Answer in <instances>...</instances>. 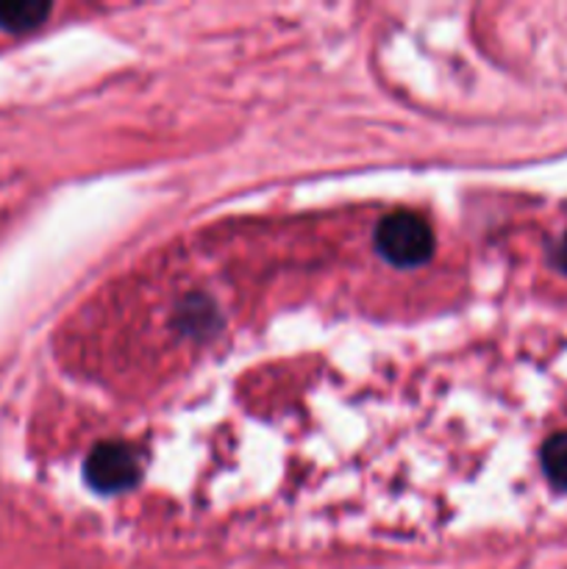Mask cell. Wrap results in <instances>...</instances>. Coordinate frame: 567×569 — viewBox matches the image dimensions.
<instances>
[{
  "label": "cell",
  "mask_w": 567,
  "mask_h": 569,
  "mask_svg": "<svg viewBox=\"0 0 567 569\" xmlns=\"http://www.w3.org/2000/svg\"><path fill=\"white\" fill-rule=\"evenodd\" d=\"M87 481L89 487L98 489V492L117 495L122 489H131L139 481V461L133 456V450H128L126 445L109 442L98 445V448L89 453L87 459Z\"/></svg>",
  "instance_id": "7a4b0ae2"
},
{
  "label": "cell",
  "mask_w": 567,
  "mask_h": 569,
  "mask_svg": "<svg viewBox=\"0 0 567 569\" xmlns=\"http://www.w3.org/2000/svg\"><path fill=\"white\" fill-rule=\"evenodd\" d=\"M434 231L422 217L411 211L387 214L376 228V248L389 264L420 267L434 256Z\"/></svg>",
  "instance_id": "6da1fadb"
},
{
  "label": "cell",
  "mask_w": 567,
  "mask_h": 569,
  "mask_svg": "<svg viewBox=\"0 0 567 569\" xmlns=\"http://www.w3.org/2000/svg\"><path fill=\"white\" fill-rule=\"evenodd\" d=\"M50 14V3H39V0H14V3H0V26L6 31H31V28L42 26L44 17Z\"/></svg>",
  "instance_id": "3957f363"
},
{
  "label": "cell",
  "mask_w": 567,
  "mask_h": 569,
  "mask_svg": "<svg viewBox=\"0 0 567 569\" xmlns=\"http://www.w3.org/2000/svg\"><path fill=\"white\" fill-rule=\"evenodd\" d=\"M545 476L559 489H567V433H556L543 448Z\"/></svg>",
  "instance_id": "277c9868"
},
{
  "label": "cell",
  "mask_w": 567,
  "mask_h": 569,
  "mask_svg": "<svg viewBox=\"0 0 567 569\" xmlns=\"http://www.w3.org/2000/svg\"><path fill=\"white\" fill-rule=\"evenodd\" d=\"M559 264L567 270V242L559 248Z\"/></svg>",
  "instance_id": "5b68a950"
}]
</instances>
